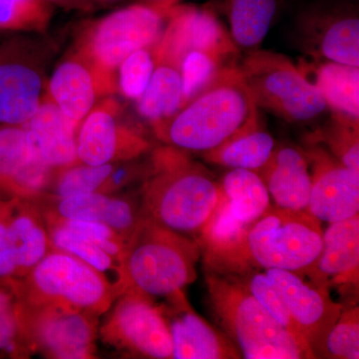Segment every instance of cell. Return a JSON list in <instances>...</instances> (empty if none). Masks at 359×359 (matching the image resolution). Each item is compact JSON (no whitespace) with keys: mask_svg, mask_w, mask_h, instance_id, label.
<instances>
[{"mask_svg":"<svg viewBox=\"0 0 359 359\" xmlns=\"http://www.w3.org/2000/svg\"><path fill=\"white\" fill-rule=\"evenodd\" d=\"M219 196V181L209 170L188 152L167 145L158 148L149 163L139 212L181 235H197V240Z\"/></svg>","mask_w":359,"mask_h":359,"instance_id":"cell-1","label":"cell"},{"mask_svg":"<svg viewBox=\"0 0 359 359\" xmlns=\"http://www.w3.org/2000/svg\"><path fill=\"white\" fill-rule=\"evenodd\" d=\"M323 237L321 221L308 211L271 204L230 256L208 271L242 276L278 269L304 276L320 256Z\"/></svg>","mask_w":359,"mask_h":359,"instance_id":"cell-2","label":"cell"},{"mask_svg":"<svg viewBox=\"0 0 359 359\" xmlns=\"http://www.w3.org/2000/svg\"><path fill=\"white\" fill-rule=\"evenodd\" d=\"M259 110L238 65L228 66L199 95L153 129L167 145L203 154L221 145Z\"/></svg>","mask_w":359,"mask_h":359,"instance_id":"cell-3","label":"cell"},{"mask_svg":"<svg viewBox=\"0 0 359 359\" xmlns=\"http://www.w3.org/2000/svg\"><path fill=\"white\" fill-rule=\"evenodd\" d=\"M210 306L245 359L316 358L308 344L273 320L238 276L208 271Z\"/></svg>","mask_w":359,"mask_h":359,"instance_id":"cell-4","label":"cell"},{"mask_svg":"<svg viewBox=\"0 0 359 359\" xmlns=\"http://www.w3.org/2000/svg\"><path fill=\"white\" fill-rule=\"evenodd\" d=\"M200 257L194 238L140 217L125 244V292L167 299L197 278Z\"/></svg>","mask_w":359,"mask_h":359,"instance_id":"cell-5","label":"cell"},{"mask_svg":"<svg viewBox=\"0 0 359 359\" xmlns=\"http://www.w3.org/2000/svg\"><path fill=\"white\" fill-rule=\"evenodd\" d=\"M15 282L21 302L30 309L58 308L99 318L117 297L96 269L55 249Z\"/></svg>","mask_w":359,"mask_h":359,"instance_id":"cell-6","label":"cell"},{"mask_svg":"<svg viewBox=\"0 0 359 359\" xmlns=\"http://www.w3.org/2000/svg\"><path fill=\"white\" fill-rule=\"evenodd\" d=\"M238 68L257 108L285 121L311 122L327 109L320 90L283 54L256 49Z\"/></svg>","mask_w":359,"mask_h":359,"instance_id":"cell-7","label":"cell"},{"mask_svg":"<svg viewBox=\"0 0 359 359\" xmlns=\"http://www.w3.org/2000/svg\"><path fill=\"white\" fill-rule=\"evenodd\" d=\"M219 188L218 203L196 240L207 271L230 256L271 205L268 189L256 172L231 169Z\"/></svg>","mask_w":359,"mask_h":359,"instance_id":"cell-8","label":"cell"},{"mask_svg":"<svg viewBox=\"0 0 359 359\" xmlns=\"http://www.w3.org/2000/svg\"><path fill=\"white\" fill-rule=\"evenodd\" d=\"M165 20L166 15L150 4L120 9L90 26L78 51L100 69L116 75L130 54L158 43Z\"/></svg>","mask_w":359,"mask_h":359,"instance_id":"cell-9","label":"cell"},{"mask_svg":"<svg viewBox=\"0 0 359 359\" xmlns=\"http://www.w3.org/2000/svg\"><path fill=\"white\" fill-rule=\"evenodd\" d=\"M99 327L108 346L136 358H173V344L166 318L154 299L135 292L116 297Z\"/></svg>","mask_w":359,"mask_h":359,"instance_id":"cell-10","label":"cell"},{"mask_svg":"<svg viewBox=\"0 0 359 359\" xmlns=\"http://www.w3.org/2000/svg\"><path fill=\"white\" fill-rule=\"evenodd\" d=\"M166 20L162 36L152 48L156 65L179 69L184 57L193 51L212 54L226 65H237V45L212 11L178 4L168 11Z\"/></svg>","mask_w":359,"mask_h":359,"instance_id":"cell-11","label":"cell"},{"mask_svg":"<svg viewBox=\"0 0 359 359\" xmlns=\"http://www.w3.org/2000/svg\"><path fill=\"white\" fill-rule=\"evenodd\" d=\"M121 105L113 98L97 104L80 124L77 157L82 164L99 166L127 162L147 152L150 142L122 121Z\"/></svg>","mask_w":359,"mask_h":359,"instance_id":"cell-12","label":"cell"},{"mask_svg":"<svg viewBox=\"0 0 359 359\" xmlns=\"http://www.w3.org/2000/svg\"><path fill=\"white\" fill-rule=\"evenodd\" d=\"M23 309L35 353L58 359L94 358L98 318L58 308L30 309L23 304Z\"/></svg>","mask_w":359,"mask_h":359,"instance_id":"cell-13","label":"cell"},{"mask_svg":"<svg viewBox=\"0 0 359 359\" xmlns=\"http://www.w3.org/2000/svg\"><path fill=\"white\" fill-rule=\"evenodd\" d=\"M264 273L282 295L318 358L325 337L339 320L344 306L332 301L327 287L308 282L304 276L294 271L269 269Z\"/></svg>","mask_w":359,"mask_h":359,"instance_id":"cell-14","label":"cell"},{"mask_svg":"<svg viewBox=\"0 0 359 359\" xmlns=\"http://www.w3.org/2000/svg\"><path fill=\"white\" fill-rule=\"evenodd\" d=\"M116 90V75L100 69L77 50L54 70L47 94L67 117L81 123L100 97Z\"/></svg>","mask_w":359,"mask_h":359,"instance_id":"cell-15","label":"cell"},{"mask_svg":"<svg viewBox=\"0 0 359 359\" xmlns=\"http://www.w3.org/2000/svg\"><path fill=\"white\" fill-rule=\"evenodd\" d=\"M313 163V185L306 211L334 223L359 214V173L340 164L320 148L306 153Z\"/></svg>","mask_w":359,"mask_h":359,"instance_id":"cell-16","label":"cell"},{"mask_svg":"<svg viewBox=\"0 0 359 359\" xmlns=\"http://www.w3.org/2000/svg\"><path fill=\"white\" fill-rule=\"evenodd\" d=\"M173 344L175 359H238L242 354L231 340L196 313L183 290L161 304Z\"/></svg>","mask_w":359,"mask_h":359,"instance_id":"cell-17","label":"cell"},{"mask_svg":"<svg viewBox=\"0 0 359 359\" xmlns=\"http://www.w3.org/2000/svg\"><path fill=\"white\" fill-rule=\"evenodd\" d=\"M53 172L22 126L0 128V192L35 199L53 180Z\"/></svg>","mask_w":359,"mask_h":359,"instance_id":"cell-18","label":"cell"},{"mask_svg":"<svg viewBox=\"0 0 359 359\" xmlns=\"http://www.w3.org/2000/svg\"><path fill=\"white\" fill-rule=\"evenodd\" d=\"M304 276L328 290H358L359 214L330 224L323 231L320 256Z\"/></svg>","mask_w":359,"mask_h":359,"instance_id":"cell-19","label":"cell"},{"mask_svg":"<svg viewBox=\"0 0 359 359\" xmlns=\"http://www.w3.org/2000/svg\"><path fill=\"white\" fill-rule=\"evenodd\" d=\"M302 33L309 53L359 67V20L353 9L346 7L306 14Z\"/></svg>","mask_w":359,"mask_h":359,"instance_id":"cell-20","label":"cell"},{"mask_svg":"<svg viewBox=\"0 0 359 359\" xmlns=\"http://www.w3.org/2000/svg\"><path fill=\"white\" fill-rule=\"evenodd\" d=\"M41 71L11 48L0 50V123L23 126L39 109L43 95Z\"/></svg>","mask_w":359,"mask_h":359,"instance_id":"cell-21","label":"cell"},{"mask_svg":"<svg viewBox=\"0 0 359 359\" xmlns=\"http://www.w3.org/2000/svg\"><path fill=\"white\" fill-rule=\"evenodd\" d=\"M2 209L18 278H23L52 249L46 224L34 201L7 195Z\"/></svg>","mask_w":359,"mask_h":359,"instance_id":"cell-22","label":"cell"},{"mask_svg":"<svg viewBox=\"0 0 359 359\" xmlns=\"http://www.w3.org/2000/svg\"><path fill=\"white\" fill-rule=\"evenodd\" d=\"M81 123L67 117L48 94L23 125L41 159L53 170L78 164L77 134Z\"/></svg>","mask_w":359,"mask_h":359,"instance_id":"cell-23","label":"cell"},{"mask_svg":"<svg viewBox=\"0 0 359 359\" xmlns=\"http://www.w3.org/2000/svg\"><path fill=\"white\" fill-rule=\"evenodd\" d=\"M256 173L276 205L306 211L313 180L306 153L292 146L276 147L266 165Z\"/></svg>","mask_w":359,"mask_h":359,"instance_id":"cell-24","label":"cell"},{"mask_svg":"<svg viewBox=\"0 0 359 359\" xmlns=\"http://www.w3.org/2000/svg\"><path fill=\"white\" fill-rule=\"evenodd\" d=\"M48 203L51 204L50 210L37 207L40 211L58 218L83 219L106 224L126 241L140 219L139 208L136 209L130 201L100 192L52 198Z\"/></svg>","mask_w":359,"mask_h":359,"instance_id":"cell-25","label":"cell"},{"mask_svg":"<svg viewBox=\"0 0 359 359\" xmlns=\"http://www.w3.org/2000/svg\"><path fill=\"white\" fill-rule=\"evenodd\" d=\"M276 142L264 128L259 111L218 147L203 153L205 162L229 169L257 172L268 162Z\"/></svg>","mask_w":359,"mask_h":359,"instance_id":"cell-26","label":"cell"},{"mask_svg":"<svg viewBox=\"0 0 359 359\" xmlns=\"http://www.w3.org/2000/svg\"><path fill=\"white\" fill-rule=\"evenodd\" d=\"M44 222L50 238L52 249L68 252L96 269L112 285L117 297L125 292L121 262L83 236L68 230L55 222L45 219Z\"/></svg>","mask_w":359,"mask_h":359,"instance_id":"cell-27","label":"cell"},{"mask_svg":"<svg viewBox=\"0 0 359 359\" xmlns=\"http://www.w3.org/2000/svg\"><path fill=\"white\" fill-rule=\"evenodd\" d=\"M282 0H226L231 36L238 48L254 51L266 36Z\"/></svg>","mask_w":359,"mask_h":359,"instance_id":"cell-28","label":"cell"},{"mask_svg":"<svg viewBox=\"0 0 359 359\" xmlns=\"http://www.w3.org/2000/svg\"><path fill=\"white\" fill-rule=\"evenodd\" d=\"M314 68V81L334 114L359 120V67L325 61Z\"/></svg>","mask_w":359,"mask_h":359,"instance_id":"cell-29","label":"cell"},{"mask_svg":"<svg viewBox=\"0 0 359 359\" xmlns=\"http://www.w3.org/2000/svg\"><path fill=\"white\" fill-rule=\"evenodd\" d=\"M183 107V82L176 67L156 65L152 77L137 100L139 114L152 126L166 121Z\"/></svg>","mask_w":359,"mask_h":359,"instance_id":"cell-30","label":"cell"},{"mask_svg":"<svg viewBox=\"0 0 359 359\" xmlns=\"http://www.w3.org/2000/svg\"><path fill=\"white\" fill-rule=\"evenodd\" d=\"M33 353L15 280H0V358H26Z\"/></svg>","mask_w":359,"mask_h":359,"instance_id":"cell-31","label":"cell"},{"mask_svg":"<svg viewBox=\"0 0 359 359\" xmlns=\"http://www.w3.org/2000/svg\"><path fill=\"white\" fill-rule=\"evenodd\" d=\"M51 16L46 0H0V30L44 32Z\"/></svg>","mask_w":359,"mask_h":359,"instance_id":"cell-32","label":"cell"},{"mask_svg":"<svg viewBox=\"0 0 359 359\" xmlns=\"http://www.w3.org/2000/svg\"><path fill=\"white\" fill-rule=\"evenodd\" d=\"M116 164L117 163L92 166L78 163L61 170L54 182L53 198L102 193L104 186L107 183Z\"/></svg>","mask_w":359,"mask_h":359,"instance_id":"cell-33","label":"cell"},{"mask_svg":"<svg viewBox=\"0 0 359 359\" xmlns=\"http://www.w3.org/2000/svg\"><path fill=\"white\" fill-rule=\"evenodd\" d=\"M243 282L247 285L252 294L259 302V304L266 309V311L276 323H280L290 334L302 344H308V340L304 337L301 327L292 318L289 308L283 301L282 295L276 289L273 283L269 280L264 273L259 271H250L245 275L240 276ZM311 347V346H309Z\"/></svg>","mask_w":359,"mask_h":359,"instance_id":"cell-34","label":"cell"},{"mask_svg":"<svg viewBox=\"0 0 359 359\" xmlns=\"http://www.w3.org/2000/svg\"><path fill=\"white\" fill-rule=\"evenodd\" d=\"M340 164L359 173V120L334 114L320 135Z\"/></svg>","mask_w":359,"mask_h":359,"instance_id":"cell-35","label":"cell"},{"mask_svg":"<svg viewBox=\"0 0 359 359\" xmlns=\"http://www.w3.org/2000/svg\"><path fill=\"white\" fill-rule=\"evenodd\" d=\"M228 66L230 65L221 59L205 52L193 51L187 54L179 68L183 82V107L207 88L219 71Z\"/></svg>","mask_w":359,"mask_h":359,"instance_id":"cell-36","label":"cell"},{"mask_svg":"<svg viewBox=\"0 0 359 359\" xmlns=\"http://www.w3.org/2000/svg\"><path fill=\"white\" fill-rule=\"evenodd\" d=\"M320 355L328 358H359V309L344 308L339 320L330 330Z\"/></svg>","mask_w":359,"mask_h":359,"instance_id":"cell-37","label":"cell"},{"mask_svg":"<svg viewBox=\"0 0 359 359\" xmlns=\"http://www.w3.org/2000/svg\"><path fill=\"white\" fill-rule=\"evenodd\" d=\"M152 48L149 47L133 52L118 68V90L127 99L137 101L145 91L156 68Z\"/></svg>","mask_w":359,"mask_h":359,"instance_id":"cell-38","label":"cell"},{"mask_svg":"<svg viewBox=\"0 0 359 359\" xmlns=\"http://www.w3.org/2000/svg\"><path fill=\"white\" fill-rule=\"evenodd\" d=\"M2 200L4 198L0 197V280H15L18 278V269L7 242Z\"/></svg>","mask_w":359,"mask_h":359,"instance_id":"cell-39","label":"cell"},{"mask_svg":"<svg viewBox=\"0 0 359 359\" xmlns=\"http://www.w3.org/2000/svg\"><path fill=\"white\" fill-rule=\"evenodd\" d=\"M150 6L159 9L160 11H162V13L166 15L168 11H169L172 7L178 6L181 0H150Z\"/></svg>","mask_w":359,"mask_h":359,"instance_id":"cell-40","label":"cell"},{"mask_svg":"<svg viewBox=\"0 0 359 359\" xmlns=\"http://www.w3.org/2000/svg\"><path fill=\"white\" fill-rule=\"evenodd\" d=\"M49 4H55L65 7H73V8H83L89 6L88 0H46Z\"/></svg>","mask_w":359,"mask_h":359,"instance_id":"cell-41","label":"cell"}]
</instances>
